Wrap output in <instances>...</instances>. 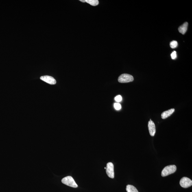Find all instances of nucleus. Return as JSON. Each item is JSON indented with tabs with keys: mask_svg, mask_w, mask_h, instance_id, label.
<instances>
[{
	"mask_svg": "<svg viewBox=\"0 0 192 192\" xmlns=\"http://www.w3.org/2000/svg\"><path fill=\"white\" fill-rule=\"evenodd\" d=\"M176 171V167L175 165H170L167 166L162 171V176L165 177L174 173Z\"/></svg>",
	"mask_w": 192,
	"mask_h": 192,
	"instance_id": "f257e3e1",
	"label": "nucleus"
},
{
	"mask_svg": "<svg viewBox=\"0 0 192 192\" xmlns=\"http://www.w3.org/2000/svg\"><path fill=\"white\" fill-rule=\"evenodd\" d=\"M62 182L70 187L76 188L78 186L74 179L71 176H67L64 178L62 180Z\"/></svg>",
	"mask_w": 192,
	"mask_h": 192,
	"instance_id": "f03ea898",
	"label": "nucleus"
},
{
	"mask_svg": "<svg viewBox=\"0 0 192 192\" xmlns=\"http://www.w3.org/2000/svg\"><path fill=\"white\" fill-rule=\"evenodd\" d=\"M118 80L120 83H127L132 82L134 80V78L132 75L123 74L120 75Z\"/></svg>",
	"mask_w": 192,
	"mask_h": 192,
	"instance_id": "7ed1b4c3",
	"label": "nucleus"
},
{
	"mask_svg": "<svg viewBox=\"0 0 192 192\" xmlns=\"http://www.w3.org/2000/svg\"><path fill=\"white\" fill-rule=\"evenodd\" d=\"M106 173L108 176L110 178H114V166L112 162L107 163L106 167Z\"/></svg>",
	"mask_w": 192,
	"mask_h": 192,
	"instance_id": "20e7f679",
	"label": "nucleus"
},
{
	"mask_svg": "<svg viewBox=\"0 0 192 192\" xmlns=\"http://www.w3.org/2000/svg\"><path fill=\"white\" fill-rule=\"evenodd\" d=\"M180 184L182 188H189L192 185V181L187 177H183L180 180Z\"/></svg>",
	"mask_w": 192,
	"mask_h": 192,
	"instance_id": "39448f33",
	"label": "nucleus"
},
{
	"mask_svg": "<svg viewBox=\"0 0 192 192\" xmlns=\"http://www.w3.org/2000/svg\"><path fill=\"white\" fill-rule=\"evenodd\" d=\"M40 79L44 82L51 85H54L56 83V81L54 78L49 75L42 76L40 77Z\"/></svg>",
	"mask_w": 192,
	"mask_h": 192,
	"instance_id": "423d86ee",
	"label": "nucleus"
},
{
	"mask_svg": "<svg viewBox=\"0 0 192 192\" xmlns=\"http://www.w3.org/2000/svg\"><path fill=\"white\" fill-rule=\"evenodd\" d=\"M148 127L149 134L151 136H154L156 133V126L154 122L150 119L148 122Z\"/></svg>",
	"mask_w": 192,
	"mask_h": 192,
	"instance_id": "0eeeda50",
	"label": "nucleus"
},
{
	"mask_svg": "<svg viewBox=\"0 0 192 192\" xmlns=\"http://www.w3.org/2000/svg\"><path fill=\"white\" fill-rule=\"evenodd\" d=\"M175 111L174 109H171L166 111L162 112L161 114V117L162 119H165L172 115Z\"/></svg>",
	"mask_w": 192,
	"mask_h": 192,
	"instance_id": "6e6552de",
	"label": "nucleus"
},
{
	"mask_svg": "<svg viewBox=\"0 0 192 192\" xmlns=\"http://www.w3.org/2000/svg\"><path fill=\"white\" fill-rule=\"evenodd\" d=\"M188 23V22H185L181 26L179 27L178 31L180 33L184 35L187 30Z\"/></svg>",
	"mask_w": 192,
	"mask_h": 192,
	"instance_id": "1a4fd4ad",
	"label": "nucleus"
},
{
	"mask_svg": "<svg viewBox=\"0 0 192 192\" xmlns=\"http://www.w3.org/2000/svg\"><path fill=\"white\" fill-rule=\"evenodd\" d=\"M126 190L127 192H138L134 186L130 185H128L126 186Z\"/></svg>",
	"mask_w": 192,
	"mask_h": 192,
	"instance_id": "9d476101",
	"label": "nucleus"
},
{
	"mask_svg": "<svg viewBox=\"0 0 192 192\" xmlns=\"http://www.w3.org/2000/svg\"><path fill=\"white\" fill-rule=\"evenodd\" d=\"M86 2L93 6H97L99 3L98 0H86Z\"/></svg>",
	"mask_w": 192,
	"mask_h": 192,
	"instance_id": "9b49d317",
	"label": "nucleus"
},
{
	"mask_svg": "<svg viewBox=\"0 0 192 192\" xmlns=\"http://www.w3.org/2000/svg\"><path fill=\"white\" fill-rule=\"evenodd\" d=\"M170 47L172 49H174L178 46V42L176 41H173L170 42Z\"/></svg>",
	"mask_w": 192,
	"mask_h": 192,
	"instance_id": "f8f14e48",
	"label": "nucleus"
},
{
	"mask_svg": "<svg viewBox=\"0 0 192 192\" xmlns=\"http://www.w3.org/2000/svg\"><path fill=\"white\" fill-rule=\"evenodd\" d=\"M114 107L115 109L117 110H120L121 108V104L118 103H114Z\"/></svg>",
	"mask_w": 192,
	"mask_h": 192,
	"instance_id": "ddd939ff",
	"label": "nucleus"
},
{
	"mask_svg": "<svg viewBox=\"0 0 192 192\" xmlns=\"http://www.w3.org/2000/svg\"><path fill=\"white\" fill-rule=\"evenodd\" d=\"M115 100L117 102H120L122 100V97L120 95H118L115 97Z\"/></svg>",
	"mask_w": 192,
	"mask_h": 192,
	"instance_id": "4468645a",
	"label": "nucleus"
},
{
	"mask_svg": "<svg viewBox=\"0 0 192 192\" xmlns=\"http://www.w3.org/2000/svg\"><path fill=\"white\" fill-rule=\"evenodd\" d=\"M171 58L173 60H174L177 58L176 52L175 51H174L171 54Z\"/></svg>",
	"mask_w": 192,
	"mask_h": 192,
	"instance_id": "2eb2a0df",
	"label": "nucleus"
},
{
	"mask_svg": "<svg viewBox=\"0 0 192 192\" xmlns=\"http://www.w3.org/2000/svg\"><path fill=\"white\" fill-rule=\"evenodd\" d=\"M80 1L81 2H86L85 0H80Z\"/></svg>",
	"mask_w": 192,
	"mask_h": 192,
	"instance_id": "dca6fc26",
	"label": "nucleus"
},
{
	"mask_svg": "<svg viewBox=\"0 0 192 192\" xmlns=\"http://www.w3.org/2000/svg\"><path fill=\"white\" fill-rule=\"evenodd\" d=\"M106 169V168H105V169Z\"/></svg>",
	"mask_w": 192,
	"mask_h": 192,
	"instance_id": "f3484780",
	"label": "nucleus"
}]
</instances>
